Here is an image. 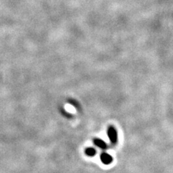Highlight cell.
<instances>
[{
    "instance_id": "6da1fadb",
    "label": "cell",
    "mask_w": 173,
    "mask_h": 173,
    "mask_svg": "<svg viewBox=\"0 0 173 173\" xmlns=\"http://www.w3.org/2000/svg\"><path fill=\"white\" fill-rule=\"evenodd\" d=\"M108 136L113 144H115L118 141V133L117 130L113 125L109 126L108 129Z\"/></svg>"
},
{
    "instance_id": "7a4b0ae2",
    "label": "cell",
    "mask_w": 173,
    "mask_h": 173,
    "mask_svg": "<svg viewBox=\"0 0 173 173\" xmlns=\"http://www.w3.org/2000/svg\"><path fill=\"white\" fill-rule=\"evenodd\" d=\"M101 162L104 164H110L113 162V157L108 153H103L100 155Z\"/></svg>"
},
{
    "instance_id": "3957f363",
    "label": "cell",
    "mask_w": 173,
    "mask_h": 173,
    "mask_svg": "<svg viewBox=\"0 0 173 173\" xmlns=\"http://www.w3.org/2000/svg\"><path fill=\"white\" fill-rule=\"evenodd\" d=\"M93 142H94L95 145L102 149H106L107 148L106 143L102 139H95Z\"/></svg>"
},
{
    "instance_id": "277c9868",
    "label": "cell",
    "mask_w": 173,
    "mask_h": 173,
    "mask_svg": "<svg viewBox=\"0 0 173 173\" xmlns=\"http://www.w3.org/2000/svg\"><path fill=\"white\" fill-rule=\"evenodd\" d=\"M85 154L88 157H94L96 154V151L94 148L92 147H88L85 149Z\"/></svg>"
}]
</instances>
